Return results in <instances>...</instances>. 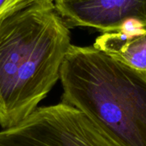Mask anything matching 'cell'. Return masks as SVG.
<instances>
[{
    "instance_id": "cell-1",
    "label": "cell",
    "mask_w": 146,
    "mask_h": 146,
    "mask_svg": "<svg viewBox=\"0 0 146 146\" xmlns=\"http://www.w3.org/2000/svg\"><path fill=\"white\" fill-rule=\"evenodd\" d=\"M70 29L53 0H27L0 18V127L29 116L60 78Z\"/></svg>"
},
{
    "instance_id": "cell-2",
    "label": "cell",
    "mask_w": 146,
    "mask_h": 146,
    "mask_svg": "<svg viewBox=\"0 0 146 146\" xmlns=\"http://www.w3.org/2000/svg\"><path fill=\"white\" fill-rule=\"evenodd\" d=\"M62 101L86 114L118 146H146V73L92 46L71 44L59 78Z\"/></svg>"
},
{
    "instance_id": "cell-3",
    "label": "cell",
    "mask_w": 146,
    "mask_h": 146,
    "mask_svg": "<svg viewBox=\"0 0 146 146\" xmlns=\"http://www.w3.org/2000/svg\"><path fill=\"white\" fill-rule=\"evenodd\" d=\"M0 146H118L78 109L60 102L38 107L0 131Z\"/></svg>"
},
{
    "instance_id": "cell-4",
    "label": "cell",
    "mask_w": 146,
    "mask_h": 146,
    "mask_svg": "<svg viewBox=\"0 0 146 146\" xmlns=\"http://www.w3.org/2000/svg\"><path fill=\"white\" fill-rule=\"evenodd\" d=\"M53 1L69 27H90L107 33L133 22L146 27V0Z\"/></svg>"
},
{
    "instance_id": "cell-5",
    "label": "cell",
    "mask_w": 146,
    "mask_h": 146,
    "mask_svg": "<svg viewBox=\"0 0 146 146\" xmlns=\"http://www.w3.org/2000/svg\"><path fill=\"white\" fill-rule=\"evenodd\" d=\"M105 53L146 73V27L139 23H128L121 29L104 33L93 44Z\"/></svg>"
},
{
    "instance_id": "cell-6",
    "label": "cell",
    "mask_w": 146,
    "mask_h": 146,
    "mask_svg": "<svg viewBox=\"0 0 146 146\" xmlns=\"http://www.w3.org/2000/svg\"><path fill=\"white\" fill-rule=\"evenodd\" d=\"M26 1L27 0H0V18Z\"/></svg>"
}]
</instances>
